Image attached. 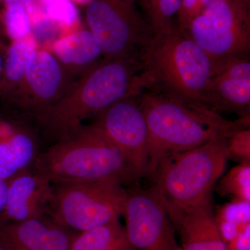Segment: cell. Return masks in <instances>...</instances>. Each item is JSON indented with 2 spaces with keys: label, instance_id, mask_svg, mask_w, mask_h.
<instances>
[{
  "label": "cell",
  "instance_id": "23",
  "mask_svg": "<svg viewBox=\"0 0 250 250\" xmlns=\"http://www.w3.org/2000/svg\"><path fill=\"white\" fill-rule=\"evenodd\" d=\"M2 27L11 41L31 34L29 15L18 0L2 4Z\"/></svg>",
  "mask_w": 250,
  "mask_h": 250
},
{
  "label": "cell",
  "instance_id": "12",
  "mask_svg": "<svg viewBox=\"0 0 250 250\" xmlns=\"http://www.w3.org/2000/svg\"><path fill=\"white\" fill-rule=\"evenodd\" d=\"M205 105L220 113L250 118V56L219 58L205 94Z\"/></svg>",
  "mask_w": 250,
  "mask_h": 250
},
{
  "label": "cell",
  "instance_id": "10",
  "mask_svg": "<svg viewBox=\"0 0 250 250\" xmlns=\"http://www.w3.org/2000/svg\"><path fill=\"white\" fill-rule=\"evenodd\" d=\"M72 78L52 53L37 49L29 57L21 83L7 104L36 121L72 88Z\"/></svg>",
  "mask_w": 250,
  "mask_h": 250
},
{
  "label": "cell",
  "instance_id": "4",
  "mask_svg": "<svg viewBox=\"0 0 250 250\" xmlns=\"http://www.w3.org/2000/svg\"><path fill=\"white\" fill-rule=\"evenodd\" d=\"M228 139L215 138L159 163L151 177L169 214L188 209L210 196L213 186L226 167Z\"/></svg>",
  "mask_w": 250,
  "mask_h": 250
},
{
  "label": "cell",
  "instance_id": "24",
  "mask_svg": "<svg viewBox=\"0 0 250 250\" xmlns=\"http://www.w3.org/2000/svg\"><path fill=\"white\" fill-rule=\"evenodd\" d=\"M215 219L216 223L229 224L242 229L250 224V202L234 199L219 208Z\"/></svg>",
  "mask_w": 250,
  "mask_h": 250
},
{
  "label": "cell",
  "instance_id": "21",
  "mask_svg": "<svg viewBox=\"0 0 250 250\" xmlns=\"http://www.w3.org/2000/svg\"><path fill=\"white\" fill-rule=\"evenodd\" d=\"M42 16L52 20L63 31L80 29V18L76 5L70 0H36Z\"/></svg>",
  "mask_w": 250,
  "mask_h": 250
},
{
  "label": "cell",
  "instance_id": "17",
  "mask_svg": "<svg viewBox=\"0 0 250 250\" xmlns=\"http://www.w3.org/2000/svg\"><path fill=\"white\" fill-rule=\"evenodd\" d=\"M52 54L75 80L104 59L103 51L89 29H77L52 44Z\"/></svg>",
  "mask_w": 250,
  "mask_h": 250
},
{
  "label": "cell",
  "instance_id": "3",
  "mask_svg": "<svg viewBox=\"0 0 250 250\" xmlns=\"http://www.w3.org/2000/svg\"><path fill=\"white\" fill-rule=\"evenodd\" d=\"M34 166L52 184L109 179L136 182L119 150L94 123L56 141Z\"/></svg>",
  "mask_w": 250,
  "mask_h": 250
},
{
  "label": "cell",
  "instance_id": "25",
  "mask_svg": "<svg viewBox=\"0 0 250 250\" xmlns=\"http://www.w3.org/2000/svg\"><path fill=\"white\" fill-rule=\"evenodd\" d=\"M228 149L229 159L250 162V130L244 128L236 131L228 139Z\"/></svg>",
  "mask_w": 250,
  "mask_h": 250
},
{
  "label": "cell",
  "instance_id": "19",
  "mask_svg": "<svg viewBox=\"0 0 250 250\" xmlns=\"http://www.w3.org/2000/svg\"><path fill=\"white\" fill-rule=\"evenodd\" d=\"M70 250H131L119 220L77 233Z\"/></svg>",
  "mask_w": 250,
  "mask_h": 250
},
{
  "label": "cell",
  "instance_id": "2",
  "mask_svg": "<svg viewBox=\"0 0 250 250\" xmlns=\"http://www.w3.org/2000/svg\"><path fill=\"white\" fill-rule=\"evenodd\" d=\"M154 83L146 62L103 59L35 122L44 134L59 141L78 129L85 120L122 100L136 96Z\"/></svg>",
  "mask_w": 250,
  "mask_h": 250
},
{
  "label": "cell",
  "instance_id": "29",
  "mask_svg": "<svg viewBox=\"0 0 250 250\" xmlns=\"http://www.w3.org/2000/svg\"><path fill=\"white\" fill-rule=\"evenodd\" d=\"M8 180L0 179V213H1L6 202L7 193Z\"/></svg>",
  "mask_w": 250,
  "mask_h": 250
},
{
  "label": "cell",
  "instance_id": "31",
  "mask_svg": "<svg viewBox=\"0 0 250 250\" xmlns=\"http://www.w3.org/2000/svg\"><path fill=\"white\" fill-rule=\"evenodd\" d=\"M75 5L78 4L81 6H86L87 5L89 4L90 2L93 1V0H70Z\"/></svg>",
  "mask_w": 250,
  "mask_h": 250
},
{
  "label": "cell",
  "instance_id": "22",
  "mask_svg": "<svg viewBox=\"0 0 250 250\" xmlns=\"http://www.w3.org/2000/svg\"><path fill=\"white\" fill-rule=\"evenodd\" d=\"M216 189L221 196L232 195L234 199L250 202V163H241L233 167Z\"/></svg>",
  "mask_w": 250,
  "mask_h": 250
},
{
  "label": "cell",
  "instance_id": "9",
  "mask_svg": "<svg viewBox=\"0 0 250 250\" xmlns=\"http://www.w3.org/2000/svg\"><path fill=\"white\" fill-rule=\"evenodd\" d=\"M136 184L127 190L123 213L131 250H181L164 199L154 187Z\"/></svg>",
  "mask_w": 250,
  "mask_h": 250
},
{
  "label": "cell",
  "instance_id": "8",
  "mask_svg": "<svg viewBox=\"0 0 250 250\" xmlns=\"http://www.w3.org/2000/svg\"><path fill=\"white\" fill-rule=\"evenodd\" d=\"M186 31L215 58L250 56V7L233 0H211Z\"/></svg>",
  "mask_w": 250,
  "mask_h": 250
},
{
  "label": "cell",
  "instance_id": "26",
  "mask_svg": "<svg viewBox=\"0 0 250 250\" xmlns=\"http://www.w3.org/2000/svg\"><path fill=\"white\" fill-rule=\"evenodd\" d=\"M211 0H182L177 15V27L187 31L190 22L205 11Z\"/></svg>",
  "mask_w": 250,
  "mask_h": 250
},
{
  "label": "cell",
  "instance_id": "6",
  "mask_svg": "<svg viewBox=\"0 0 250 250\" xmlns=\"http://www.w3.org/2000/svg\"><path fill=\"white\" fill-rule=\"evenodd\" d=\"M115 179L53 184L49 216L79 233L119 220L127 190Z\"/></svg>",
  "mask_w": 250,
  "mask_h": 250
},
{
  "label": "cell",
  "instance_id": "16",
  "mask_svg": "<svg viewBox=\"0 0 250 250\" xmlns=\"http://www.w3.org/2000/svg\"><path fill=\"white\" fill-rule=\"evenodd\" d=\"M170 217L180 234L181 250H229L217 226L210 196Z\"/></svg>",
  "mask_w": 250,
  "mask_h": 250
},
{
  "label": "cell",
  "instance_id": "35",
  "mask_svg": "<svg viewBox=\"0 0 250 250\" xmlns=\"http://www.w3.org/2000/svg\"><path fill=\"white\" fill-rule=\"evenodd\" d=\"M131 1H135V0H131Z\"/></svg>",
  "mask_w": 250,
  "mask_h": 250
},
{
  "label": "cell",
  "instance_id": "20",
  "mask_svg": "<svg viewBox=\"0 0 250 250\" xmlns=\"http://www.w3.org/2000/svg\"><path fill=\"white\" fill-rule=\"evenodd\" d=\"M147 22L154 36L177 27L174 18L178 15L182 0H142Z\"/></svg>",
  "mask_w": 250,
  "mask_h": 250
},
{
  "label": "cell",
  "instance_id": "30",
  "mask_svg": "<svg viewBox=\"0 0 250 250\" xmlns=\"http://www.w3.org/2000/svg\"><path fill=\"white\" fill-rule=\"evenodd\" d=\"M6 49H7V46L5 45L2 38H1V34H0V77L1 76L3 68H4Z\"/></svg>",
  "mask_w": 250,
  "mask_h": 250
},
{
  "label": "cell",
  "instance_id": "11",
  "mask_svg": "<svg viewBox=\"0 0 250 250\" xmlns=\"http://www.w3.org/2000/svg\"><path fill=\"white\" fill-rule=\"evenodd\" d=\"M136 96L115 103L95 116L93 123L115 145L137 182L149 176L150 158L147 123Z\"/></svg>",
  "mask_w": 250,
  "mask_h": 250
},
{
  "label": "cell",
  "instance_id": "34",
  "mask_svg": "<svg viewBox=\"0 0 250 250\" xmlns=\"http://www.w3.org/2000/svg\"><path fill=\"white\" fill-rule=\"evenodd\" d=\"M0 250H4L2 249V248H1V246H0Z\"/></svg>",
  "mask_w": 250,
  "mask_h": 250
},
{
  "label": "cell",
  "instance_id": "15",
  "mask_svg": "<svg viewBox=\"0 0 250 250\" xmlns=\"http://www.w3.org/2000/svg\"><path fill=\"white\" fill-rule=\"evenodd\" d=\"M37 131L24 119L0 114V179L34 165L40 154Z\"/></svg>",
  "mask_w": 250,
  "mask_h": 250
},
{
  "label": "cell",
  "instance_id": "27",
  "mask_svg": "<svg viewBox=\"0 0 250 250\" xmlns=\"http://www.w3.org/2000/svg\"><path fill=\"white\" fill-rule=\"evenodd\" d=\"M229 250H250V224L228 244Z\"/></svg>",
  "mask_w": 250,
  "mask_h": 250
},
{
  "label": "cell",
  "instance_id": "32",
  "mask_svg": "<svg viewBox=\"0 0 250 250\" xmlns=\"http://www.w3.org/2000/svg\"><path fill=\"white\" fill-rule=\"evenodd\" d=\"M2 9L3 6L1 4V0H0V34H2Z\"/></svg>",
  "mask_w": 250,
  "mask_h": 250
},
{
  "label": "cell",
  "instance_id": "18",
  "mask_svg": "<svg viewBox=\"0 0 250 250\" xmlns=\"http://www.w3.org/2000/svg\"><path fill=\"white\" fill-rule=\"evenodd\" d=\"M38 44L32 34L11 41L6 49L4 68L0 77V100L7 103L21 83L26 65Z\"/></svg>",
  "mask_w": 250,
  "mask_h": 250
},
{
  "label": "cell",
  "instance_id": "14",
  "mask_svg": "<svg viewBox=\"0 0 250 250\" xmlns=\"http://www.w3.org/2000/svg\"><path fill=\"white\" fill-rule=\"evenodd\" d=\"M77 233L47 215L1 224L0 246L4 250H70Z\"/></svg>",
  "mask_w": 250,
  "mask_h": 250
},
{
  "label": "cell",
  "instance_id": "1",
  "mask_svg": "<svg viewBox=\"0 0 250 250\" xmlns=\"http://www.w3.org/2000/svg\"><path fill=\"white\" fill-rule=\"evenodd\" d=\"M136 98L149 134L150 177L167 156L250 127V118L228 121L205 105L187 101L158 85L144 88Z\"/></svg>",
  "mask_w": 250,
  "mask_h": 250
},
{
  "label": "cell",
  "instance_id": "33",
  "mask_svg": "<svg viewBox=\"0 0 250 250\" xmlns=\"http://www.w3.org/2000/svg\"><path fill=\"white\" fill-rule=\"evenodd\" d=\"M233 1L245 5V6H248V7H250V0H233Z\"/></svg>",
  "mask_w": 250,
  "mask_h": 250
},
{
  "label": "cell",
  "instance_id": "5",
  "mask_svg": "<svg viewBox=\"0 0 250 250\" xmlns=\"http://www.w3.org/2000/svg\"><path fill=\"white\" fill-rule=\"evenodd\" d=\"M217 60L187 31L176 27L154 36L146 62L154 84L187 101L205 105Z\"/></svg>",
  "mask_w": 250,
  "mask_h": 250
},
{
  "label": "cell",
  "instance_id": "13",
  "mask_svg": "<svg viewBox=\"0 0 250 250\" xmlns=\"http://www.w3.org/2000/svg\"><path fill=\"white\" fill-rule=\"evenodd\" d=\"M53 184L35 168L24 169L8 180L0 224L22 221L49 215Z\"/></svg>",
  "mask_w": 250,
  "mask_h": 250
},
{
  "label": "cell",
  "instance_id": "7",
  "mask_svg": "<svg viewBox=\"0 0 250 250\" xmlns=\"http://www.w3.org/2000/svg\"><path fill=\"white\" fill-rule=\"evenodd\" d=\"M85 20L103 51L104 59L146 62L154 33L131 0H93L85 6Z\"/></svg>",
  "mask_w": 250,
  "mask_h": 250
},
{
  "label": "cell",
  "instance_id": "28",
  "mask_svg": "<svg viewBox=\"0 0 250 250\" xmlns=\"http://www.w3.org/2000/svg\"><path fill=\"white\" fill-rule=\"evenodd\" d=\"M19 2L29 15L31 24L36 22L42 16L38 10L36 0H19Z\"/></svg>",
  "mask_w": 250,
  "mask_h": 250
}]
</instances>
